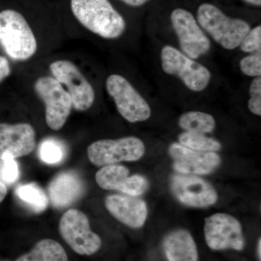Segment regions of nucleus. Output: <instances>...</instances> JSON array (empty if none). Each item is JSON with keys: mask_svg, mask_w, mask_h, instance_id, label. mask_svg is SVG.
Returning <instances> with one entry per match:
<instances>
[{"mask_svg": "<svg viewBox=\"0 0 261 261\" xmlns=\"http://www.w3.org/2000/svg\"><path fill=\"white\" fill-rule=\"evenodd\" d=\"M75 18L86 29L105 39H117L126 30V22L108 0H70Z\"/></svg>", "mask_w": 261, "mask_h": 261, "instance_id": "obj_1", "label": "nucleus"}, {"mask_svg": "<svg viewBox=\"0 0 261 261\" xmlns=\"http://www.w3.org/2000/svg\"><path fill=\"white\" fill-rule=\"evenodd\" d=\"M197 18L201 28L226 49L239 47L251 29L245 20L230 18L217 7L209 3L199 6Z\"/></svg>", "mask_w": 261, "mask_h": 261, "instance_id": "obj_2", "label": "nucleus"}, {"mask_svg": "<svg viewBox=\"0 0 261 261\" xmlns=\"http://www.w3.org/2000/svg\"><path fill=\"white\" fill-rule=\"evenodd\" d=\"M0 44L15 61L30 59L37 50V42L25 18L13 10L0 13Z\"/></svg>", "mask_w": 261, "mask_h": 261, "instance_id": "obj_3", "label": "nucleus"}, {"mask_svg": "<svg viewBox=\"0 0 261 261\" xmlns=\"http://www.w3.org/2000/svg\"><path fill=\"white\" fill-rule=\"evenodd\" d=\"M161 57L163 71L178 77L190 90L201 92L210 83V70L176 48L165 46Z\"/></svg>", "mask_w": 261, "mask_h": 261, "instance_id": "obj_4", "label": "nucleus"}, {"mask_svg": "<svg viewBox=\"0 0 261 261\" xmlns=\"http://www.w3.org/2000/svg\"><path fill=\"white\" fill-rule=\"evenodd\" d=\"M34 89L45 105L47 126L53 130L61 129L73 107L69 93L56 79L50 76L38 79Z\"/></svg>", "mask_w": 261, "mask_h": 261, "instance_id": "obj_5", "label": "nucleus"}, {"mask_svg": "<svg viewBox=\"0 0 261 261\" xmlns=\"http://www.w3.org/2000/svg\"><path fill=\"white\" fill-rule=\"evenodd\" d=\"M145 152L143 142L136 137L98 140L87 148L89 161L97 166L116 164L122 161H137Z\"/></svg>", "mask_w": 261, "mask_h": 261, "instance_id": "obj_6", "label": "nucleus"}, {"mask_svg": "<svg viewBox=\"0 0 261 261\" xmlns=\"http://www.w3.org/2000/svg\"><path fill=\"white\" fill-rule=\"evenodd\" d=\"M106 89L113 98L118 113L130 123L145 121L151 116L148 103L126 79L112 74L106 80Z\"/></svg>", "mask_w": 261, "mask_h": 261, "instance_id": "obj_7", "label": "nucleus"}, {"mask_svg": "<svg viewBox=\"0 0 261 261\" xmlns=\"http://www.w3.org/2000/svg\"><path fill=\"white\" fill-rule=\"evenodd\" d=\"M59 231L63 240L80 255H92L102 245L100 238L91 230L87 216L76 209H70L62 216Z\"/></svg>", "mask_w": 261, "mask_h": 261, "instance_id": "obj_8", "label": "nucleus"}, {"mask_svg": "<svg viewBox=\"0 0 261 261\" xmlns=\"http://www.w3.org/2000/svg\"><path fill=\"white\" fill-rule=\"evenodd\" d=\"M49 68L54 78L68 89L76 111H86L92 107L95 98L93 87L74 63L57 61L51 63Z\"/></svg>", "mask_w": 261, "mask_h": 261, "instance_id": "obj_9", "label": "nucleus"}, {"mask_svg": "<svg viewBox=\"0 0 261 261\" xmlns=\"http://www.w3.org/2000/svg\"><path fill=\"white\" fill-rule=\"evenodd\" d=\"M171 20L185 56L197 59L210 50V39L190 12L181 8L175 9L171 13Z\"/></svg>", "mask_w": 261, "mask_h": 261, "instance_id": "obj_10", "label": "nucleus"}, {"mask_svg": "<svg viewBox=\"0 0 261 261\" xmlns=\"http://www.w3.org/2000/svg\"><path fill=\"white\" fill-rule=\"evenodd\" d=\"M204 231L206 243L212 250L240 251L245 246L242 225L231 215L216 214L207 218Z\"/></svg>", "mask_w": 261, "mask_h": 261, "instance_id": "obj_11", "label": "nucleus"}, {"mask_svg": "<svg viewBox=\"0 0 261 261\" xmlns=\"http://www.w3.org/2000/svg\"><path fill=\"white\" fill-rule=\"evenodd\" d=\"M171 190L181 204L189 207H208L218 199L217 192L211 184L192 175H173Z\"/></svg>", "mask_w": 261, "mask_h": 261, "instance_id": "obj_12", "label": "nucleus"}, {"mask_svg": "<svg viewBox=\"0 0 261 261\" xmlns=\"http://www.w3.org/2000/svg\"><path fill=\"white\" fill-rule=\"evenodd\" d=\"M168 152L173 160V168L182 174H208L219 167L221 159L215 152L194 150L180 143L169 146Z\"/></svg>", "mask_w": 261, "mask_h": 261, "instance_id": "obj_13", "label": "nucleus"}, {"mask_svg": "<svg viewBox=\"0 0 261 261\" xmlns=\"http://www.w3.org/2000/svg\"><path fill=\"white\" fill-rule=\"evenodd\" d=\"M129 175V170L121 165L113 164L103 166L97 171L95 179L103 190H117L125 195H142L147 191L149 183L141 175Z\"/></svg>", "mask_w": 261, "mask_h": 261, "instance_id": "obj_14", "label": "nucleus"}, {"mask_svg": "<svg viewBox=\"0 0 261 261\" xmlns=\"http://www.w3.org/2000/svg\"><path fill=\"white\" fill-rule=\"evenodd\" d=\"M35 147V130L30 124L0 123V160L23 157Z\"/></svg>", "mask_w": 261, "mask_h": 261, "instance_id": "obj_15", "label": "nucleus"}, {"mask_svg": "<svg viewBox=\"0 0 261 261\" xmlns=\"http://www.w3.org/2000/svg\"><path fill=\"white\" fill-rule=\"evenodd\" d=\"M106 208L113 217L130 228L143 226L147 217V206L135 196L111 195L106 198Z\"/></svg>", "mask_w": 261, "mask_h": 261, "instance_id": "obj_16", "label": "nucleus"}, {"mask_svg": "<svg viewBox=\"0 0 261 261\" xmlns=\"http://www.w3.org/2000/svg\"><path fill=\"white\" fill-rule=\"evenodd\" d=\"M84 192V182L80 176L73 171H66L53 178L47 192L51 205L65 207L78 200Z\"/></svg>", "mask_w": 261, "mask_h": 261, "instance_id": "obj_17", "label": "nucleus"}, {"mask_svg": "<svg viewBox=\"0 0 261 261\" xmlns=\"http://www.w3.org/2000/svg\"><path fill=\"white\" fill-rule=\"evenodd\" d=\"M163 245L169 261H198L196 244L186 230L178 229L168 233Z\"/></svg>", "mask_w": 261, "mask_h": 261, "instance_id": "obj_18", "label": "nucleus"}, {"mask_svg": "<svg viewBox=\"0 0 261 261\" xmlns=\"http://www.w3.org/2000/svg\"><path fill=\"white\" fill-rule=\"evenodd\" d=\"M16 261H68V259L64 249L58 242L45 239L36 244L30 252Z\"/></svg>", "mask_w": 261, "mask_h": 261, "instance_id": "obj_19", "label": "nucleus"}, {"mask_svg": "<svg viewBox=\"0 0 261 261\" xmlns=\"http://www.w3.org/2000/svg\"><path fill=\"white\" fill-rule=\"evenodd\" d=\"M178 125L187 132L205 135L215 129L216 121L208 113L190 111L180 116Z\"/></svg>", "mask_w": 261, "mask_h": 261, "instance_id": "obj_20", "label": "nucleus"}, {"mask_svg": "<svg viewBox=\"0 0 261 261\" xmlns=\"http://www.w3.org/2000/svg\"><path fill=\"white\" fill-rule=\"evenodd\" d=\"M15 194L19 199L36 213L42 212L48 205L47 196L37 184L30 183L17 187Z\"/></svg>", "mask_w": 261, "mask_h": 261, "instance_id": "obj_21", "label": "nucleus"}, {"mask_svg": "<svg viewBox=\"0 0 261 261\" xmlns=\"http://www.w3.org/2000/svg\"><path fill=\"white\" fill-rule=\"evenodd\" d=\"M178 141L181 145L188 148L202 152H216L222 147L219 141L203 134L183 132L178 136Z\"/></svg>", "mask_w": 261, "mask_h": 261, "instance_id": "obj_22", "label": "nucleus"}, {"mask_svg": "<svg viewBox=\"0 0 261 261\" xmlns=\"http://www.w3.org/2000/svg\"><path fill=\"white\" fill-rule=\"evenodd\" d=\"M39 154L43 162L47 164H58L65 158V147L59 141L46 139L41 143Z\"/></svg>", "mask_w": 261, "mask_h": 261, "instance_id": "obj_23", "label": "nucleus"}, {"mask_svg": "<svg viewBox=\"0 0 261 261\" xmlns=\"http://www.w3.org/2000/svg\"><path fill=\"white\" fill-rule=\"evenodd\" d=\"M19 176L18 163L14 159L5 158L0 160V181L11 185L18 179Z\"/></svg>", "mask_w": 261, "mask_h": 261, "instance_id": "obj_24", "label": "nucleus"}, {"mask_svg": "<svg viewBox=\"0 0 261 261\" xmlns=\"http://www.w3.org/2000/svg\"><path fill=\"white\" fill-rule=\"evenodd\" d=\"M240 69L246 75L259 77L261 75V50L252 53L243 58L240 63Z\"/></svg>", "mask_w": 261, "mask_h": 261, "instance_id": "obj_25", "label": "nucleus"}, {"mask_svg": "<svg viewBox=\"0 0 261 261\" xmlns=\"http://www.w3.org/2000/svg\"><path fill=\"white\" fill-rule=\"evenodd\" d=\"M240 49L244 53H255L261 50V27L257 25L250 29L240 44Z\"/></svg>", "mask_w": 261, "mask_h": 261, "instance_id": "obj_26", "label": "nucleus"}, {"mask_svg": "<svg viewBox=\"0 0 261 261\" xmlns=\"http://www.w3.org/2000/svg\"><path fill=\"white\" fill-rule=\"evenodd\" d=\"M250 98L248 108L250 112L261 116V77H255L250 87Z\"/></svg>", "mask_w": 261, "mask_h": 261, "instance_id": "obj_27", "label": "nucleus"}, {"mask_svg": "<svg viewBox=\"0 0 261 261\" xmlns=\"http://www.w3.org/2000/svg\"><path fill=\"white\" fill-rule=\"evenodd\" d=\"M11 68L9 62L4 57L0 56V82L9 76Z\"/></svg>", "mask_w": 261, "mask_h": 261, "instance_id": "obj_28", "label": "nucleus"}, {"mask_svg": "<svg viewBox=\"0 0 261 261\" xmlns=\"http://www.w3.org/2000/svg\"><path fill=\"white\" fill-rule=\"evenodd\" d=\"M125 4L132 7H140L145 5L149 0H121Z\"/></svg>", "mask_w": 261, "mask_h": 261, "instance_id": "obj_29", "label": "nucleus"}, {"mask_svg": "<svg viewBox=\"0 0 261 261\" xmlns=\"http://www.w3.org/2000/svg\"><path fill=\"white\" fill-rule=\"evenodd\" d=\"M8 193V189H7L6 185L0 181V203L4 200Z\"/></svg>", "mask_w": 261, "mask_h": 261, "instance_id": "obj_30", "label": "nucleus"}, {"mask_svg": "<svg viewBox=\"0 0 261 261\" xmlns=\"http://www.w3.org/2000/svg\"><path fill=\"white\" fill-rule=\"evenodd\" d=\"M244 1L248 4L255 5V6L260 7L261 5V0H244Z\"/></svg>", "mask_w": 261, "mask_h": 261, "instance_id": "obj_31", "label": "nucleus"}, {"mask_svg": "<svg viewBox=\"0 0 261 261\" xmlns=\"http://www.w3.org/2000/svg\"><path fill=\"white\" fill-rule=\"evenodd\" d=\"M257 256L259 257V260L261 259V239H259L258 243H257Z\"/></svg>", "mask_w": 261, "mask_h": 261, "instance_id": "obj_32", "label": "nucleus"}]
</instances>
